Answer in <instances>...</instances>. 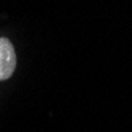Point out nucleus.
Masks as SVG:
<instances>
[{
	"instance_id": "obj_1",
	"label": "nucleus",
	"mask_w": 132,
	"mask_h": 132,
	"mask_svg": "<svg viewBox=\"0 0 132 132\" xmlns=\"http://www.w3.org/2000/svg\"><path fill=\"white\" fill-rule=\"evenodd\" d=\"M16 69V53L8 38H0V81L8 80Z\"/></svg>"
}]
</instances>
